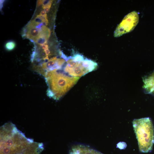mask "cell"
Returning a JSON list of instances; mask_svg holds the SVG:
<instances>
[{
    "instance_id": "6da1fadb",
    "label": "cell",
    "mask_w": 154,
    "mask_h": 154,
    "mask_svg": "<svg viewBox=\"0 0 154 154\" xmlns=\"http://www.w3.org/2000/svg\"><path fill=\"white\" fill-rule=\"evenodd\" d=\"M33 141L27 138L11 123L0 128V154H23Z\"/></svg>"
},
{
    "instance_id": "7a4b0ae2",
    "label": "cell",
    "mask_w": 154,
    "mask_h": 154,
    "mask_svg": "<svg viewBox=\"0 0 154 154\" xmlns=\"http://www.w3.org/2000/svg\"><path fill=\"white\" fill-rule=\"evenodd\" d=\"M44 77L48 86L47 95L55 100H58L77 82L80 78L70 76L60 69L50 71Z\"/></svg>"
},
{
    "instance_id": "3957f363",
    "label": "cell",
    "mask_w": 154,
    "mask_h": 154,
    "mask_svg": "<svg viewBox=\"0 0 154 154\" xmlns=\"http://www.w3.org/2000/svg\"><path fill=\"white\" fill-rule=\"evenodd\" d=\"M133 126L138 140L140 151L147 153L151 150L154 142V129L149 118L134 121Z\"/></svg>"
},
{
    "instance_id": "277c9868",
    "label": "cell",
    "mask_w": 154,
    "mask_h": 154,
    "mask_svg": "<svg viewBox=\"0 0 154 154\" xmlns=\"http://www.w3.org/2000/svg\"><path fill=\"white\" fill-rule=\"evenodd\" d=\"M97 64L95 62L87 58L80 61L75 60L71 65L66 62L62 68L63 71L69 75L80 78L96 69Z\"/></svg>"
},
{
    "instance_id": "5b68a950",
    "label": "cell",
    "mask_w": 154,
    "mask_h": 154,
    "mask_svg": "<svg viewBox=\"0 0 154 154\" xmlns=\"http://www.w3.org/2000/svg\"><path fill=\"white\" fill-rule=\"evenodd\" d=\"M138 21L137 13L133 11L127 15L116 28L114 36H119L132 30L137 24Z\"/></svg>"
},
{
    "instance_id": "8992f818",
    "label": "cell",
    "mask_w": 154,
    "mask_h": 154,
    "mask_svg": "<svg viewBox=\"0 0 154 154\" xmlns=\"http://www.w3.org/2000/svg\"><path fill=\"white\" fill-rule=\"evenodd\" d=\"M43 149L42 143L33 141L29 144L23 154H39Z\"/></svg>"
},
{
    "instance_id": "52a82bcc",
    "label": "cell",
    "mask_w": 154,
    "mask_h": 154,
    "mask_svg": "<svg viewBox=\"0 0 154 154\" xmlns=\"http://www.w3.org/2000/svg\"><path fill=\"white\" fill-rule=\"evenodd\" d=\"M145 86L147 92L154 94V72L145 78Z\"/></svg>"
},
{
    "instance_id": "ba28073f",
    "label": "cell",
    "mask_w": 154,
    "mask_h": 154,
    "mask_svg": "<svg viewBox=\"0 0 154 154\" xmlns=\"http://www.w3.org/2000/svg\"><path fill=\"white\" fill-rule=\"evenodd\" d=\"M16 46L15 43L12 41L7 42L5 45L6 49L8 51H11L13 50Z\"/></svg>"
},
{
    "instance_id": "9c48e42d",
    "label": "cell",
    "mask_w": 154,
    "mask_h": 154,
    "mask_svg": "<svg viewBox=\"0 0 154 154\" xmlns=\"http://www.w3.org/2000/svg\"><path fill=\"white\" fill-rule=\"evenodd\" d=\"M44 0H38L37 2V5L39 6L41 5H42Z\"/></svg>"
},
{
    "instance_id": "30bf717a",
    "label": "cell",
    "mask_w": 154,
    "mask_h": 154,
    "mask_svg": "<svg viewBox=\"0 0 154 154\" xmlns=\"http://www.w3.org/2000/svg\"><path fill=\"white\" fill-rule=\"evenodd\" d=\"M46 14V12L44 10H43L41 11L39 15H40L44 16Z\"/></svg>"
},
{
    "instance_id": "8fae6325",
    "label": "cell",
    "mask_w": 154,
    "mask_h": 154,
    "mask_svg": "<svg viewBox=\"0 0 154 154\" xmlns=\"http://www.w3.org/2000/svg\"><path fill=\"white\" fill-rule=\"evenodd\" d=\"M50 10V9L48 8H46L44 9V10L46 12V13H48Z\"/></svg>"
}]
</instances>
